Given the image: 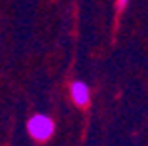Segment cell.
Segmentation results:
<instances>
[{"mask_svg": "<svg viewBox=\"0 0 148 146\" xmlns=\"http://www.w3.org/2000/svg\"><path fill=\"white\" fill-rule=\"evenodd\" d=\"M27 131L31 135V138H34L36 142H46L53 137L55 131V121L46 114H34L31 120L27 121Z\"/></svg>", "mask_w": 148, "mask_h": 146, "instance_id": "6da1fadb", "label": "cell"}, {"mask_svg": "<svg viewBox=\"0 0 148 146\" xmlns=\"http://www.w3.org/2000/svg\"><path fill=\"white\" fill-rule=\"evenodd\" d=\"M70 99L74 101V104L76 106H87L89 104V101H91V91H89V86H87L86 82H80V80H76V82L70 84Z\"/></svg>", "mask_w": 148, "mask_h": 146, "instance_id": "7a4b0ae2", "label": "cell"}, {"mask_svg": "<svg viewBox=\"0 0 148 146\" xmlns=\"http://www.w3.org/2000/svg\"><path fill=\"white\" fill-rule=\"evenodd\" d=\"M127 2H129V0H118V10L122 12V10H123V8L127 6Z\"/></svg>", "mask_w": 148, "mask_h": 146, "instance_id": "3957f363", "label": "cell"}]
</instances>
